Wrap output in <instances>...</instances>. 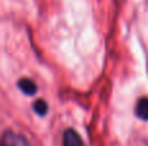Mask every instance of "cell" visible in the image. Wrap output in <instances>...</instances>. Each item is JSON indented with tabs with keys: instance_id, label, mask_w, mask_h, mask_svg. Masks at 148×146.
I'll use <instances>...</instances> for the list:
<instances>
[{
	"instance_id": "6da1fadb",
	"label": "cell",
	"mask_w": 148,
	"mask_h": 146,
	"mask_svg": "<svg viewBox=\"0 0 148 146\" xmlns=\"http://www.w3.org/2000/svg\"><path fill=\"white\" fill-rule=\"evenodd\" d=\"M62 146H84L82 137L73 128H68L62 135Z\"/></svg>"
},
{
	"instance_id": "7a4b0ae2",
	"label": "cell",
	"mask_w": 148,
	"mask_h": 146,
	"mask_svg": "<svg viewBox=\"0 0 148 146\" xmlns=\"http://www.w3.org/2000/svg\"><path fill=\"white\" fill-rule=\"evenodd\" d=\"M1 142L4 146H29V142L23 136L14 133V132H7L3 136Z\"/></svg>"
},
{
	"instance_id": "3957f363",
	"label": "cell",
	"mask_w": 148,
	"mask_h": 146,
	"mask_svg": "<svg viewBox=\"0 0 148 146\" xmlns=\"http://www.w3.org/2000/svg\"><path fill=\"white\" fill-rule=\"evenodd\" d=\"M18 88H20L21 92H23L27 96H34L36 92H38V85L35 84V82L29 78H22V79L18 80L17 83Z\"/></svg>"
},
{
	"instance_id": "277c9868",
	"label": "cell",
	"mask_w": 148,
	"mask_h": 146,
	"mask_svg": "<svg viewBox=\"0 0 148 146\" xmlns=\"http://www.w3.org/2000/svg\"><path fill=\"white\" fill-rule=\"evenodd\" d=\"M134 113L140 120H148V97H140L136 101Z\"/></svg>"
},
{
	"instance_id": "5b68a950",
	"label": "cell",
	"mask_w": 148,
	"mask_h": 146,
	"mask_svg": "<svg viewBox=\"0 0 148 146\" xmlns=\"http://www.w3.org/2000/svg\"><path fill=\"white\" fill-rule=\"evenodd\" d=\"M48 103L44 100H36L33 105V110L35 111V114H38L39 116H44L48 113Z\"/></svg>"
}]
</instances>
